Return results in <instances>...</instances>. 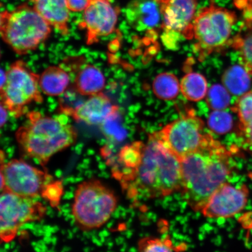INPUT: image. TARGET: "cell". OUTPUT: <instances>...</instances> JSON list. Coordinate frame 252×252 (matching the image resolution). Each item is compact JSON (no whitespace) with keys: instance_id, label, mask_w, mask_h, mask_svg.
<instances>
[{"instance_id":"cell-2","label":"cell","mask_w":252,"mask_h":252,"mask_svg":"<svg viewBox=\"0 0 252 252\" xmlns=\"http://www.w3.org/2000/svg\"><path fill=\"white\" fill-rule=\"evenodd\" d=\"M183 196L195 212H201L212 194L228 182L233 171L231 153L214 139L181 159Z\"/></svg>"},{"instance_id":"cell-10","label":"cell","mask_w":252,"mask_h":252,"mask_svg":"<svg viewBox=\"0 0 252 252\" xmlns=\"http://www.w3.org/2000/svg\"><path fill=\"white\" fill-rule=\"evenodd\" d=\"M0 174L1 191L31 198L42 196L47 185L53 182L51 175L22 159L1 163Z\"/></svg>"},{"instance_id":"cell-8","label":"cell","mask_w":252,"mask_h":252,"mask_svg":"<svg viewBox=\"0 0 252 252\" xmlns=\"http://www.w3.org/2000/svg\"><path fill=\"white\" fill-rule=\"evenodd\" d=\"M154 134L181 160L203 149L214 139L204 131L203 121L191 110Z\"/></svg>"},{"instance_id":"cell-16","label":"cell","mask_w":252,"mask_h":252,"mask_svg":"<svg viewBox=\"0 0 252 252\" xmlns=\"http://www.w3.org/2000/svg\"><path fill=\"white\" fill-rule=\"evenodd\" d=\"M34 2V8L50 26L62 35H68L70 10L67 0H37Z\"/></svg>"},{"instance_id":"cell-25","label":"cell","mask_w":252,"mask_h":252,"mask_svg":"<svg viewBox=\"0 0 252 252\" xmlns=\"http://www.w3.org/2000/svg\"><path fill=\"white\" fill-rule=\"evenodd\" d=\"M138 248L141 252H179L187 250V245L182 244L175 246L168 238H144L138 242Z\"/></svg>"},{"instance_id":"cell-20","label":"cell","mask_w":252,"mask_h":252,"mask_svg":"<svg viewBox=\"0 0 252 252\" xmlns=\"http://www.w3.org/2000/svg\"><path fill=\"white\" fill-rule=\"evenodd\" d=\"M251 75L243 66L232 65L223 73L222 77L223 86L230 94L240 96L250 89Z\"/></svg>"},{"instance_id":"cell-30","label":"cell","mask_w":252,"mask_h":252,"mask_svg":"<svg viewBox=\"0 0 252 252\" xmlns=\"http://www.w3.org/2000/svg\"><path fill=\"white\" fill-rule=\"evenodd\" d=\"M239 134L241 135L245 143L248 144V146L252 150V128L250 130L241 132Z\"/></svg>"},{"instance_id":"cell-24","label":"cell","mask_w":252,"mask_h":252,"mask_svg":"<svg viewBox=\"0 0 252 252\" xmlns=\"http://www.w3.org/2000/svg\"><path fill=\"white\" fill-rule=\"evenodd\" d=\"M144 143L136 141L122 148L119 153L118 161L123 166V171L135 168L140 163Z\"/></svg>"},{"instance_id":"cell-27","label":"cell","mask_w":252,"mask_h":252,"mask_svg":"<svg viewBox=\"0 0 252 252\" xmlns=\"http://www.w3.org/2000/svg\"><path fill=\"white\" fill-rule=\"evenodd\" d=\"M210 130L219 134H224L232 130L234 120L230 113L223 110H214L207 121Z\"/></svg>"},{"instance_id":"cell-3","label":"cell","mask_w":252,"mask_h":252,"mask_svg":"<svg viewBox=\"0 0 252 252\" xmlns=\"http://www.w3.org/2000/svg\"><path fill=\"white\" fill-rule=\"evenodd\" d=\"M62 113L51 117L39 112L27 113V120L15 133L19 146L26 155L45 166L57 153L75 143L76 129Z\"/></svg>"},{"instance_id":"cell-4","label":"cell","mask_w":252,"mask_h":252,"mask_svg":"<svg viewBox=\"0 0 252 252\" xmlns=\"http://www.w3.org/2000/svg\"><path fill=\"white\" fill-rule=\"evenodd\" d=\"M0 31L4 42L17 53L33 51L49 38L52 27L36 9L27 4L1 14Z\"/></svg>"},{"instance_id":"cell-28","label":"cell","mask_w":252,"mask_h":252,"mask_svg":"<svg viewBox=\"0 0 252 252\" xmlns=\"http://www.w3.org/2000/svg\"><path fill=\"white\" fill-rule=\"evenodd\" d=\"M63 186L61 182H52L47 185L42 197L48 200L50 204L58 205L62 197Z\"/></svg>"},{"instance_id":"cell-22","label":"cell","mask_w":252,"mask_h":252,"mask_svg":"<svg viewBox=\"0 0 252 252\" xmlns=\"http://www.w3.org/2000/svg\"><path fill=\"white\" fill-rule=\"evenodd\" d=\"M153 90L158 98L172 100L175 99L180 92L181 83L174 74L163 72L154 79Z\"/></svg>"},{"instance_id":"cell-7","label":"cell","mask_w":252,"mask_h":252,"mask_svg":"<svg viewBox=\"0 0 252 252\" xmlns=\"http://www.w3.org/2000/svg\"><path fill=\"white\" fill-rule=\"evenodd\" d=\"M39 77L23 61H16L9 66L5 81L1 85V105L12 117H21L31 103L43 102Z\"/></svg>"},{"instance_id":"cell-31","label":"cell","mask_w":252,"mask_h":252,"mask_svg":"<svg viewBox=\"0 0 252 252\" xmlns=\"http://www.w3.org/2000/svg\"><path fill=\"white\" fill-rule=\"evenodd\" d=\"M241 7L244 9L245 17H252V0L248 3V5H242Z\"/></svg>"},{"instance_id":"cell-18","label":"cell","mask_w":252,"mask_h":252,"mask_svg":"<svg viewBox=\"0 0 252 252\" xmlns=\"http://www.w3.org/2000/svg\"><path fill=\"white\" fill-rule=\"evenodd\" d=\"M70 83V75L59 66H50L40 75V90L47 96L61 95L67 89Z\"/></svg>"},{"instance_id":"cell-6","label":"cell","mask_w":252,"mask_h":252,"mask_svg":"<svg viewBox=\"0 0 252 252\" xmlns=\"http://www.w3.org/2000/svg\"><path fill=\"white\" fill-rule=\"evenodd\" d=\"M236 21L234 11L220 7L213 1L198 12L193 23V37L200 61L231 44L232 28Z\"/></svg>"},{"instance_id":"cell-29","label":"cell","mask_w":252,"mask_h":252,"mask_svg":"<svg viewBox=\"0 0 252 252\" xmlns=\"http://www.w3.org/2000/svg\"><path fill=\"white\" fill-rule=\"evenodd\" d=\"M67 1L71 11L80 12L86 9L91 0H67Z\"/></svg>"},{"instance_id":"cell-33","label":"cell","mask_w":252,"mask_h":252,"mask_svg":"<svg viewBox=\"0 0 252 252\" xmlns=\"http://www.w3.org/2000/svg\"><path fill=\"white\" fill-rule=\"evenodd\" d=\"M31 1H32L33 2H35L36 1H37V0H31Z\"/></svg>"},{"instance_id":"cell-13","label":"cell","mask_w":252,"mask_h":252,"mask_svg":"<svg viewBox=\"0 0 252 252\" xmlns=\"http://www.w3.org/2000/svg\"><path fill=\"white\" fill-rule=\"evenodd\" d=\"M249 198L247 185L235 187L227 182L214 192L201 213L207 218H231L245 209Z\"/></svg>"},{"instance_id":"cell-21","label":"cell","mask_w":252,"mask_h":252,"mask_svg":"<svg viewBox=\"0 0 252 252\" xmlns=\"http://www.w3.org/2000/svg\"><path fill=\"white\" fill-rule=\"evenodd\" d=\"M181 91L186 99L190 101H200L207 95V80L197 72H190L182 79Z\"/></svg>"},{"instance_id":"cell-19","label":"cell","mask_w":252,"mask_h":252,"mask_svg":"<svg viewBox=\"0 0 252 252\" xmlns=\"http://www.w3.org/2000/svg\"><path fill=\"white\" fill-rule=\"evenodd\" d=\"M230 45L238 53L241 65L252 76V18H245Z\"/></svg>"},{"instance_id":"cell-5","label":"cell","mask_w":252,"mask_h":252,"mask_svg":"<svg viewBox=\"0 0 252 252\" xmlns=\"http://www.w3.org/2000/svg\"><path fill=\"white\" fill-rule=\"evenodd\" d=\"M117 206L115 193L101 182L93 179L78 185L72 213L78 228L90 231L105 225Z\"/></svg>"},{"instance_id":"cell-26","label":"cell","mask_w":252,"mask_h":252,"mask_svg":"<svg viewBox=\"0 0 252 252\" xmlns=\"http://www.w3.org/2000/svg\"><path fill=\"white\" fill-rule=\"evenodd\" d=\"M206 102L213 110H223L227 108L231 102L230 93L220 84H214L207 91Z\"/></svg>"},{"instance_id":"cell-12","label":"cell","mask_w":252,"mask_h":252,"mask_svg":"<svg viewBox=\"0 0 252 252\" xmlns=\"http://www.w3.org/2000/svg\"><path fill=\"white\" fill-rule=\"evenodd\" d=\"M119 14L120 9L113 0H91L80 24L86 31L87 45H93L100 37L111 34L116 30Z\"/></svg>"},{"instance_id":"cell-23","label":"cell","mask_w":252,"mask_h":252,"mask_svg":"<svg viewBox=\"0 0 252 252\" xmlns=\"http://www.w3.org/2000/svg\"><path fill=\"white\" fill-rule=\"evenodd\" d=\"M232 110L239 119V133L252 128V91L239 97Z\"/></svg>"},{"instance_id":"cell-1","label":"cell","mask_w":252,"mask_h":252,"mask_svg":"<svg viewBox=\"0 0 252 252\" xmlns=\"http://www.w3.org/2000/svg\"><path fill=\"white\" fill-rule=\"evenodd\" d=\"M116 177L131 198L152 199L181 191V160L154 134L144 143L141 159L135 168L118 171Z\"/></svg>"},{"instance_id":"cell-15","label":"cell","mask_w":252,"mask_h":252,"mask_svg":"<svg viewBox=\"0 0 252 252\" xmlns=\"http://www.w3.org/2000/svg\"><path fill=\"white\" fill-rule=\"evenodd\" d=\"M126 17L129 24L138 32L155 33L157 28L162 26L157 0H133L126 8Z\"/></svg>"},{"instance_id":"cell-32","label":"cell","mask_w":252,"mask_h":252,"mask_svg":"<svg viewBox=\"0 0 252 252\" xmlns=\"http://www.w3.org/2000/svg\"><path fill=\"white\" fill-rule=\"evenodd\" d=\"M8 111L5 108V107L2 105H1V127H2L5 124V122H7V119L8 117Z\"/></svg>"},{"instance_id":"cell-17","label":"cell","mask_w":252,"mask_h":252,"mask_svg":"<svg viewBox=\"0 0 252 252\" xmlns=\"http://www.w3.org/2000/svg\"><path fill=\"white\" fill-rule=\"evenodd\" d=\"M105 85L106 79L103 72L93 64L82 65L75 77V89L83 96H90L102 93Z\"/></svg>"},{"instance_id":"cell-14","label":"cell","mask_w":252,"mask_h":252,"mask_svg":"<svg viewBox=\"0 0 252 252\" xmlns=\"http://www.w3.org/2000/svg\"><path fill=\"white\" fill-rule=\"evenodd\" d=\"M62 113L90 126H102L117 115L119 108L103 93L89 96L75 108L62 107Z\"/></svg>"},{"instance_id":"cell-9","label":"cell","mask_w":252,"mask_h":252,"mask_svg":"<svg viewBox=\"0 0 252 252\" xmlns=\"http://www.w3.org/2000/svg\"><path fill=\"white\" fill-rule=\"evenodd\" d=\"M46 209L33 198L18 196L6 190L0 196V238L9 243L19 229L27 222L42 220Z\"/></svg>"},{"instance_id":"cell-11","label":"cell","mask_w":252,"mask_h":252,"mask_svg":"<svg viewBox=\"0 0 252 252\" xmlns=\"http://www.w3.org/2000/svg\"><path fill=\"white\" fill-rule=\"evenodd\" d=\"M162 21L163 41L169 47H176L179 37L193 38V23L198 0H157Z\"/></svg>"}]
</instances>
